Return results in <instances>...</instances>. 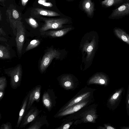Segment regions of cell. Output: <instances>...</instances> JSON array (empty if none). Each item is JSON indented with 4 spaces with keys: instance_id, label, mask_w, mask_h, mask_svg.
<instances>
[{
    "instance_id": "ab89813d",
    "label": "cell",
    "mask_w": 129,
    "mask_h": 129,
    "mask_svg": "<svg viewBox=\"0 0 129 129\" xmlns=\"http://www.w3.org/2000/svg\"></svg>"
},
{
    "instance_id": "8992f818",
    "label": "cell",
    "mask_w": 129,
    "mask_h": 129,
    "mask_svg": "<svg viewBox=\"0 0 129 129\" xmlns=\"http://www.w3.org/2000/svg\"><path fill=\"white\" fill-rule=\"evenodd\" d=\"M55 97L52 89H48L43 93L42 102L44 107L50 112L54 106Z\"/></svg>"
},
{
    "instance_id": "8fae6325",
    "label": "cell",
    "mask_w": 129,
    "mask_h": 129,
    "mask_svg": "<svg viewBox=\"0 0 129 129\" xmlns=\"http://www.w3.org/2000/svg\"><path fill=\"white\" fill-rule=\"evenodd\" d=\"M49 123L47 119V116L45 115H39L31 122L26 129H40L43 125L47 126Z\"/></svg>"
},
{
    "instance_id": "836d02e7",
    "label": "cell",
    "mask_w": 129,
    "mask_h": 129,
    "mask_svg": "<svg viewBox=\"0 0 129 129\" xmlns=\"http://www.w3.org/2000/svg\"><path fill=\"white\" fill-rule=\"evenodd\" d=\"M0 35H2L3 36H5L6 35V34L3 30L2 28V27H1L0 28Z\"/></svg>"
},
{
    "instance_id": "ac0fdd59",
    "label": "cell",
    "mask_w": 129,
    "mask_h": 129,
    "mask_svg": "<svg viewBox=\"0 0 129 129\" xmlns=\"http://www.w3.org/2000/svg\"><path fill=\"white\" fill-rule=\"evenodd\" d=\"M82 7L88 15L91 16L92 15L94 10V5L91 0H84Z\"/></svg>"
},
{
    "instance_id": "74e56055",
    "label": "cell",
    "mask_w": 129,
    "mask_h": 129,
    "mask_svg": "<svg viewBox=\"0 0 129 129\" xmlns=\"http://www.w3.org/2000/svg\"><path fill=\"white\" fill-rule=\"evenodd\" d=\"M2 15H1V12H0V20L1 21V20H2V17H1V16Z\"/></svg>"
},
{
    "instance_id": "d6a6232c",
    "label": "cell",
    "mask_w": 129,
    "mask_h": 129,
    "mask_svg": "<svg viewBox=\"0 0 129 129\" xmlns=\"http://www.w3.org/2000/svg\"><path fill=\"white\" fill-rule=\"evenodd\" d=\"M5 94V91H0V101L2 100L4 97Z\"/></svg>"
},
{
    "instance_id": "d4e9b609",
    "label": "cell",
    "mask_w": 129,
    "mask_h": 129,
    "mask_svg": "<svg viewBox=\"0 0 129 129\" xmlns=\"http://www.w3.org/2000/svg\"><path fill=\"white\" fill-rule=\"evenodd\" d=\"M7 86V81L5 76L0 78V91H5Z\"/></svg>"
},
{
    "instance_id": "5b68a950",
    "label": "cell",
    "mask_w": 129,
    "mask_h": 129,
    "mask_svg": "<svg viewBox=\"0 0 129 129\" xmlns=\"http://www.w3.org/2000/svg\"><path fill=\"white\" fill-rule=\"evenodd\" d=\"M37 107L32 106L24 116L19 127V128L25 127L28 124L31 123L41 112Z\"/></svg>"
},
{
    "instance_id": "8d00e7d4",
    "label": "cell",
    "mask_w": 129,
    "mask_h": 129,
    "mask_svg": "<svg viewBox=\"0 0 129 129\" xmlns=\"http://www.w3.org/2000/svg\"><path fill=\"white\" fill-rule=\"evenodd\" d=\"M121 129H129V127H126V126H123V127H121Z\"/></svg>"
},
{
    "instance_id": "7a4b0ae2",
    "label": "cell",
    "mask_w": 129,
    "mask_h": 129,
    "mask_svg": "<svg viewBox=\"0 0 129 129\" xmlns=\"http://www.w3.org/2000/svg\"><path fill=\"white\" fill-rule=\"evenodd\" d=\"M60 53L58 50L53 48L49 49L45 53L41 61L39 70L41 73L43 74L46 71L53 59L59 58Z\"/></svg>"
},
{
    "instance_id": "603a6c76",
    "label": "cell",
    "mask_w": 129,
    "mask_h": 129,
    "mask_svg": "<svg viewBox=\"0 0 129 129\" xmlns=\"http://www.w3.org/2000/svg\"><path fill=\"white\" fill-rule=\"evenodd\" d=\"M40 41L38 39L30 41L26 47V51H27L36 47L40 43Z\"/></svg>"
},
{
    "instance_id": "44dd1931",
    "label": "cell",
    "mask_w": 129,
    "mask_h": 129,
    "mask_svg": "<svg viewBox=\"0 0 129 129\" xmlns=\"http://www.w3.org/2000/svg\"><path fill=\"white\" fill-rule=\"evenodd\" d=\"M95 44V40L93 39L90 42L85 43L83 45V50L87 53V58L91 56L94 48Z\"/></svg>"
},
{
    "instance_id": "f1b7e54d",
    "label": "cell",
    "mask_w": 129,
    "mask_h": 129,
    "mask_svg": "<svg viewBox=\"0 0 129 129\" xmlns=\"http://www.w3.org/2000/svg\"><path fill=\"white\" fill-rule=\"evenodd\" d=\"M1 129H12L11 123L10 122L3 123L1 125Z\"/></svg>"
},
{
    "instance_id": "d590c367",
    "label": "cell",
    "mask_w": 129,
    "mask_h": 129,
    "mask_svg": "<svg viewBox=\"0 0 129 129\" xmlns=\"http://www.w3.org/2000/svg\"><path fill=\"white\" fill-rule=\"evenodd\" d=\"M28 0H21L23 6H25Z\"/></svg>"
},
{
    "instance_id": "6da1fadb",
    "label": "cell",
    "mask_w": 129,
    "mask_h": 129,
    "mask_svg": "<svg viewBox=\"0 0 129 129\" xmlns=\"http://www.w3.org/2000/svg\"><path fill=\"white\" fill-rule=\"evenodd\" d=\"M5 73L10 77V84L12 88L16 89L20 86L22 79V70L19 64L12 68L5 69Z\"/></svg>"
},
{
    "instance_id": "52a82bcc",
    "label": "cell",
    "mask_w": 129,
    "mask_h": 129,
    "mask_svg": "<svg viewBox=\"0 0 129 129\" xmlns=\"http://www.w3.org/2000/svg\"><path fill=\"white\" fill-rule=\"evenodd\" d=\"M41 88V85H38L29 91V97L26 112L32 106L35 102L37 103L39 102L40 99Z\"/></svg>"
},
{
    "instance_id": "3957f363",
    "label": "cell",
    "mask_w": 129,
    "mask_h": 129,
    "mask_svg": "<svg viewBox=\"0 0 129 129\" xmlns=\"http://www.w3.org/2000/svg\"><path fill=\"white\" fill-rule=\"evenodd\" d=\"M44 24L40 29V31L41 33L50 29H54L61 28L62 25L69 21L67 18H61L57 19H44Z\"/></svg>"
},
{
    "instance_id": "4316f807",
    "label": "cell",
    "mask_w": 129,
    "mask_h": 129,
    "mask_svg": "<svg viewBox=\"0 0 129 129\" xmlns=\"http://www.w3.org/2000/svg\"><path fill=\"white\" fill-rule=\"evenodd\" d=\"M27 21L30 25L34 28H36L38 27V23L33 18H30Z\"/></svg>"
},
{
    "instance_id": "e0dca14e",
    "label": "cell",
    "mask_w": 129,
    "mask_h": 129,
    "mask_svg": "<svg viewBox=\"0 0 129 129\" xmlns=\"http://www.w3.org/2000/svg\"><path fill=\"white\" fill-rule=\"evenodd\" d=\"M90 94V92H87L75 97L68 103L63 108L61 109L58 112L63 111L74 104L85 100L89 97Z\"/></svg>"
},
{
    "instance_id": "2e32d148",
    "label": "cell",
    "mask_w": 129,
    "mask_h": 129,
    "mask_svg": "<svg viewBox=\"0 0 129 129\" xmlns=\"http://www.w3.org/2000/svg\"><path fill=\"white\" fill-rule=\"evenodd\" d=\"M72 28H67L58 30H50L41 33V34L45 36L52 37H59L66 34L72 29Z\"/></svg>"
},
{
    "instance_id": "5bb4252c",
    "label": "cell",
    "mask_w": 129,
    "mask_h": 129,
    "mask_svg": "<svg viewBox=\"0 0 129 129\" xmlns=\"http://www.w3.org/2000/svg\"><path fill=\"white\" fill-rule=\"evenodd\" d=\"M29 91L24 99L21 106L18 118L15 127H19L23 118L26 112L29 97Z\"/></svg>"
},
{
    "instance_id": "30bf717a",
    "label": "cell",
    "mask_w": 129,
    "mask_h": 129,
    "mask_svg": "<svg viewBox=\"0 0 129 129\" xmlns=\"http://www.w3.org/2000/svg\"><path fill=\"white\" fill-rule=\"evenodd\" d=\"M88 101H83L78 103L74 104L63 111L58 112L55 116V117H58L70 114L76 112L85 106Z\"/></svg>"
},
{
    "instance_id": "1f68e13d",
    "label": "cell",
    "mask_w": 129,
    "mask_h": 129,
    "mask_svg": "<svg viewBox=\"0 0 129 129\" xmlns=\"http://www.w3.org/2000/svg\"><path fill=\"white\" fill-rule=\"evenodd\" d=\"M70 124L69 123H67L64 124L62 127H61L59 129H68L70 127Z\"/></svg>"
},
{
    "instance_id": "4fadbf2b",
    "label": "cell",
    "mask_w": 129,
    "mask_h": 129,
    "mask_svg": "<svg viewBox=\"0 0 129 129\" xmlns=\"http://www.w3.org/2000/svg\"><path fill=\"white\" fill-rule=\"evenodd\" d=\"M109 79L105 75L102 74H97L89 80L88 83L90 84H95L107 85L109 83Z\"/></svg>"
},
{
    "instance_id": "f35d334b",
    "label": "cell",
    "mask_w": 129,
    "mask_h": 129,
    "mask_svg": "<svg viewBox=\"0 0 129 129\" xmlns=\"http://www.w3.org/2000/svg\"><path fill=\"white\" fill-rule=\"evenodd\" d=\"M5 0H0V1L1 2H4Z\"/></svg>"
},
{
    "instance_id": "9c48e42d",
    "label": "cell",
    "mask_w": 129,
    "mask_h": 129,
    "mask_svg": "<svg viewBox=\"0 0 129 129\" xmlns=\"http://www.w3.org/2000/svg\"><path fill=\"white\" fill-rule=\"evenodd\" d=\"M8 19L11 24L15 35L16 34V26L18 21L21 19V16L18 12L13 9L7 11Z\"/></svg>"
},
{
    "instance_id": "ba28073f",
    "label": "cell",
    "mask_w": 129,
    "mask_h": 129,
    "mask_svg": "<svg viewBox=\"0 0 129 129\" xmlns=\"http://www.w3.org/2000/svg\"><path fill=\"white\" fill-rule=\"evenodd\" d=\"M124 88L122 87L117 90L110 97L108 102L109 107L113 110L115 109L121 101Z\"/></svg>"
},
{
    "instance_id": "7c38bea8",
    "label": "cell",
    "mask_w": 129,
    "mask_h": 129,
    "mask_svg": "<svg viewBox=\"0 0 129 129\" xmlns=\"http://www.w3.org/2000/svg\"><path fill=\"white\" fill-rule=\"evenodd\" d=\"M31 14L32 16L36 17L40 16H56L60 15L59 14L55 12L39 8H36L32 10Z\"/></svg>"
},
{
    "instance_id": "484cf974",
    "label": "cell",
    "mask_w": 129,
    "mask_h": 129,
    "mask_svg": "<svg viewBox=\"0 0 129 129\" xmlns=\"http://www.w3.org/2000/svg\"><path fill=\"white\" fill-rule=\"evenodd\" d=\"M95 115L92 113H89L85 117V119L87 121L93 122L96 119Z\"/></svg>"
},
{
    "instance_id": "f546056e",
    "label": "cell",
    "mask_w": 129,
    "mask_h": 129,
    "mask_svg": "<svg viewBox=\"0 0 129 129\" xmlns=\"http://www.w3.org/2000/svg\"><path fill=\"white\" fill-rule=\"evenodd\" d=\"M105 129H116L114 127L112 126L111 125H109V124H105Z\"/></svg>"
},
{
    "instance_id": "cb8c5ba5",
    "label": "cell",
    "mask_w": 129,
    "mask_h": 129,
    "mask_svg": "<svg viewBox=\"0 0 129 129\" xmlns=\"http://www.w3.org/2000/svg\"><path fill=\"white\" fill-rule=\"evenodd\" d=\"M122 0H104L102 2V5L107 7L111 6L121 2Z\"/></svg>"
},
{
    "instance_id": "ffe728a7",
    "label": "cell",
    "mask_w": 129,
    "mask_h": 129,
    "mask_svg": "<svg viewBox=\"0 0 129 129\" xmlns=\"http://www.w3.org/2000/svg\"><path fill=\"white\" fill-rule=\"evenodd\" d=\"M62 86L67 89L72 88L73 87V83L71 77L69 75L62 77L60 80Z\"/></svg>"
},
{
    "instance_id": "83f0119b",
    "label": "cell",
    "mask_w": 129,
    "mask_h": 129,
    "mask_svg": "<svg viewBox=\"0 0 129 129\" xmlns=\"http://www.w3.org/2000/svg\"><path fill=\"white\" fill-rule=\"evenodd\" d=\"M125 103L127 113L129 117V84L127 90Z\"/></svg>"
},
{
    "instance_id": "9a60e30c",
    "label": "cell",
    "mask_w": 129,
    "mask_h": 129,
    "mask_svg": "<svg viewBox=\"0 0 129 129\" xmlns=\"http://www.w3.org/2000/svg\"><path fill=\"white\" fill-rule=\"evenodd\" d=\"M129 14V3H125L114 10L111 15L112 17L122 16Z\"/></svg>"
},
{
    "instance_id": "7402d4cb",
    "label": "cell",
    "mask_w": 129,
    "mask_h": 129,
    "mask_svg": "<svg viewBox=\"0 0 129 129\" xmlns=\"http://www.w3.org/2000/svg\"><path fill=\"white\" fill-rule=\"evenodd\" d=\"M10 53L8 48L3 45H0V58L2 59H9Z\"/></svg>"
},
{
    "instance_id": "277c9868",
    "label": "cell",
    "mask_w": 129,
    "mask_h": 129,
    "mask_svg": "<svg viewBox=\"0 0 129 129\" xmlns=\"http://www.w3.org/2000/svg\"><path fill=\"white\" fill-rule=\"evenodd\" d=\"M25 27L22 22L21 20L18 21L15 40L17 52L20 55L22 53L25 40Z\"/></svg>"
},
{
    "instance_id": "4dcf8cb0",
    "label": "cell",
    "mask_w": 129,
    "mask_h": 129,
    "mask_svg": "<svg viewBox=\"0 0 129 129\" xmlns=\"http://www.w3.org/2000/svg\"><path fill=\"white\" fill-rule=\"evenodd\" d=\"M42 5H43L48 7H51L53 6L52 4L50 2H44Z\"/></svg>"
},
{
    "instance_id": "d6986e66",
    "label": "cell",
    "mask_w": 129,
    "mask_h": 129,
    "mask_svg": "<svg viewBox=\"0 0 129 129\" xmlns=\"http://www.w3.org/2000/svg\"><path fill=\"white\" fill-rule=\"evenodd\" d=\"M114 32L117 37L129 45V35L119 28H115Z\"/></svg>"
},
{
    "instance_id": "e575fe53",
    "label": "cell",
    "mask_w": 129,
    "mask_h": 129,
    "mask_svg": "<svg viewBox=\"0 0 129 129\" xmlns=\"http://www.w3.org/2000/svg\"><path fill=\"white\" fill-rule=\"evenodd\" d=\"M0 41H1L3 42H7V40L5 38L1 37V36L0 37Z\"/></svg>"
}]
</instances>
